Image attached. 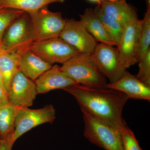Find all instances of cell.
I'll return each mask as SVG.
<instances>
[{"label": "cell", "mask_w": 150, "mask_h": 150, "mask_svg": "<svg viewBox=\"0 0 150 150\" xmlns=\"http://www.w3.org/2000/svg\"><path fill=\"white\" fill-rule=\"evenodd\" d=\"M8 103L9 101L7 91L5 89L0 86V107Z\"/></svg>", "instance_id": "484cf974"}, {"label": "cell", "mask_w": 150, "mask_h": 150, "mask_svg": "<svg viewBox=\"0 0 150 150\" xmlns=\"http://www.w3.org/2000/svg\"><path fill=\"white\" fill-rule=\"evenodd\" d=\"M64 29L59 37L76 49L80 53L92 54L98 42L87 31L80 21L66 19Z\"/></svg>", "instance_id": "9c48e42d"}, {"label": "cell", "mask_w": 150, "mask_h": 150, "mask_svg": "<svg viewBox=\"0 0 150 150\" xmlns=\"http://www.w3.org/2000/svg\"><path fill=\"white\" fill-rule=\"evenodd\" d=\"M92 3H96L98 5H100L103 1V0H88Z\"/></svg>", "instance_id": "83f0119b"}, {"label": "cell", "mask_w": 150, "mask_h": 150, "mask_svg": "<svg viewBox=\"0 0 150 150\" xmlns=\"http://www.w3.org/2000/svg\"><path fill=\"white\" fill-rule=\"evenodd\" d=\"M81 110L86 138L92 144L105 150H123L119 129L98 120L85 110Z\"/></svg>", "instance_id": "277c9868"}, {"label": "cell", "mask_w": 150, "mask_h": 150, "mask_svg": "<svg viewBox=\"0 0 150 150\" xmlns=\"http://www.w3.org/2000/svg\"><path fill=\"white\" fill-rule=\"evenodd\" d=\"M91 55L100 71L109 79L110 83L118 81L126 72L127 68L117 47L98 43Z\"/></svg>", "instance_id": "8992f818"}, {"label": "cell", "mask_w": 150, "mask_h": 150, "mask_svg": "<svg viewBox=\"0 0 150 150\" xmlns=\"http://www.w3.org/2000/svg\"><path fill=\"white\" fill-rule=\"evenodd\" d=\"M25 12L10 8L0 9V43L4 33L10 25Z\"/></svg>", "instance_id": "603a6c76"}, {"label": "cell", "mask_w": 150, "mask_h": 150, "mask_svg": "<svg viewBox=\"0 0 150 150\" xmlns=\"http://www.w3.org/2000/svg\"><path fill=\"white\" fill-rule=\"evenodd\" d=\"M139 63V70L136 77L143 83L150 86V49L141 57Z\"/></svg>", "instance_id": "cb8c5ba5"}, {"label": "cell", "mask_w": 150, "mask_h": 150, "mask_svg": "<svg viewBox=\"0 0 150 150\" xmlns=\"http://www.w3.org/2000/svg\"><path fill=\"white\" fill-rule=\"evenodd\" d=\"M80 16V21L97 42L115 46L108 35L100 19L94 9L86 8L83 13Z\"/></svg>", "instance_id": "9a60e30c"}, {"label": "cell", "mask_w": 150, "mask_h": 150, "mask_svg": "<svg viewBox=\"0 0 150 150\" xmlns=\"http://www.w3.org/2000/svg\"><path fill=\"white\" fill-rule=\"evenodd\" d=\"M141 20L138 18L126 25L121 41L117 48L126 68L137 63Z\"/></svg>", "instance_id": "8fae6325"}, {"label": "cell", "mask_w": 150, "mask_h": 150, "mask_svg": "<svg viewBox=\"0 0 150 150\" xmlns=\"http://www.w3.org/2000/svg\"><path fill=\"white\" fill-rule=\"evenodd\" d=\"M1 142V138H0V142Z\"/></svg>", "instance_id": "4dcf8cb0"}, {"label": "cell", "mask_w": 150, "mask_h": 150, "mask_svg": "<svg viewBox=\"0 0 150 150\" xmlns=\"http://www.w3.org/2000/svg\"><path fill=\"white\" fill-rule=\"evenodd\" d=\"M38 94L45 93L57 89H64L78 84L66 75L61 67L52 66L35 81Z\"/></svg>", "instance_id": "4fadbf2b"}, {"label": "cell", "mask_w": 150, "mask_h": 150, "mask_svg": "<svg viewBox=\"0 0 150 150\" xmlns=\"http://www.w3.org/2000/svg\"><path fill=\"white\" fill-rule=\"evenodd\" d=\"M61 68L78 84L99 88H105L107 84L106 78L100 71L91 54L79 53L64 63Z\"/></svg>", "instance_id": "7a4b0ae2"}, {"label": "cell", "mask_w": 150, "mask_h": 150, "mask_svg": "<svg viewBox=\"0 0 150 150\" xmlns=\"http://www.w3.org/2000/svg\"><path fill=\"white\" fill-rule=\"evenodd\" d=\"M21 57L18 54L6 52L0 47V70L7 92L13 78L19 71Z\"/></svg>", "instance_id": "e0dca14e"}, {"label": "cell", "mask_w": 150, "mask_h": 150, "mask_svg": "<svg viewBox=\"0 0 150 150\" xmlns=\"http://www.w3.org/2000/svg\"><path fill=\"white\" fill-rule=\"evenodd\" d=\"M147 6V9H150V0H145Z\"/></svg>", "instance_id": "f1b7e54d"}, {"label": "cell", "mask_w": 150, "mask_h": 150, "mask_svg": "<svg viewBox=\"0 0 150 150\" xmlns=\"http://www.w3.org/2000/svg\"><path fill=\"white\" fill-rule=\"evenodd\" d=\"M8 93L10 103L20 108L32 106L38 94L35 81L20 71L13 78Z\"/></svg>", "instance_id": "30bf717a"}, {"label": "cell", "mask_w": 150, "mask_h": 150, "mask_svg": "<svg viewBox=\"0 0 150 150\" xmlns=\"http://www.w3.org/2000/svg\"><path fill=\"white\" fill-rule=\"evenodd\" d=\"M121 1V0H103V1H107L115 2L118 1Z\"/></svg>", "instance_id": "f546056e"}, {"label": "cell", "mask_w": 150, "mask_h": 150, "mask_svg": "<svg viewBox=\"0 0 150 150\" xmlns=\"http://www.w3.org/2000/svg\"><path fill=\"white\" fill-rule=\"evenodd\" d=\"M0 86L1 87L3 88H5L6 89L4 85V81H3L2 75L1 70H0Z\"/></svg>", "instance_id": "4316f807"}, {"label": "cell", "mask_w": 150, "mask_h": 150, "mask_svg": "<svg viewBox=\"0 0 150 150\" xmlns=\"http://www.w3.org/2000/svg\"><path fill=\"white\" fill-rule=\"evenodd\" d=\"M30 16L34 42L59 37L66 24L62 13L51 11L48 6Z\"/></svg>", "instance_id": "5b68a950"}, {"label": "cell", "mask_w": 150, "mask_h": 150, "mask_svg": "<svg viewBox=\"0 0 150 150\" xmlns=\"http://www.w3.org/2000/svg\"><path fill=\"white\" fill-rule=\"evenodd\" d=\"M52 66L29 49L21 55L19 71L25 76L35 81Z\"/></svg>", "instance_id": "2e32d148"}, {"label": "cell", "mask_w": 150, "mask_h": 150, "mask_svg": "<svg viewBox=\"0 0 150 150\" xmlns=\"http://www.w3.org/2000/svg\"><path fill=\"white\" fill-rule=\"evenodd\" d=\"M98 15L110 40L118 47L123 35L125 25L101 11L99 5L94 8Z\"/></svg>", "instance_id": "ffe728a7"}, {"label": "cell", "mask_w": 150, "mask_h": 150, "mask_svg": "<svg viewBox=\"0 0 150 150\" xmlns=\"http://www.w3.org/2000/svg\"><path fill=\"white\" fill-rule=\"evenodd\" d=\"M64 90L75 98L81 109L98 120L119 130L125 122L122 118V111L129 98L123 93L79 84Z\"/></svg>", "instance_id": "6da1fadb"}, {"label": "cell", "mask_w": 150, "mask_h": 150, "mask_svg": "<svg viewBox=\"0 0 150 150\" xmlns=\"http://www.w3.org/2000/svg\"><path fill=\"white\" fill-rule=\"evenodd\" d=\"M13 135H10L6 139L1 140L0 142V150H12L14 144L13 141Z\"/></svg>", "instance_id": "d4e9b609"}, {"label": "cell", "mask_w": 150, "mask_h": 150, "mask_svg": "<svg viewBox=\"0 0 150 150\" xmlns=\"http://www.w3.org/2000/svg\"><path fill=\"white\" fill-rule=\"evenodd\" d=\"M105 88L121 92L129 99L150 100V86L143 83L127 71L118 81L107 83Z\"/></svg>", "instance_id": "7c38bea8"}, {"label": "cell", "mask_w": 150, "mask_h": 150, "mask_svg": "<svg viewBox=\"0 0 150 150\" xmlns=\"http://www.w3.org/2000/svg\"><path fill=\"white\" fill-rule=\"evenodd\" d=\"M56 119V110L52 105L39 109L20 108L15 123L13 141L15 143L23 134L43 123H52Z\"/></svg>", "instance_id": "ba28073f"}, {"label": "cell", "mask_w": 150, "mask_h": 150, "mask_svg": "<svg viewBox=\"0 0 150 150\" xmlns=\"http://www.w3.org/2000/svg\"><path fill=\"white\" fill-rule=\"evenodd\" d=\"M19 108L10 103L0 107L1 140L13 134L16 119Z\"/></svg>", "instance_id": "d6986e66"}, {"label": "cell", "mask_w": 150, "mask_h": 150, "mask_svg": "<svg viewBox=\"0 0 150 150\" xmlns=\"http://www.w3.org/2000/svg\"><path fill=\"white\" fill-rule=\"evenodd\" d=\"M150 49V9H147L144 18L141 20L137 62Z\"/></svg>", "instance_id": "44dd1931"}, {"label": "cell", "mask_w": 150, "mask_h": 150, "mask_svg": "<svg viewBox=\"0 0 150 150\" xmlns=\"http://www.w3.org/2000/svg\"><path fill=\"white\" fill-rule=\"evenodd\" d=\"M30 49L43 61L51 65L54 63L63 64L80 53L60 37L34 42Z\"/></svg>", "instance_id": "52a82bcc"}, {"label": "cell", "mask_w": 150, "mask_h": 150, "mask_svg": "<svg viewBox=\"0 0 150 150\" xmlns=\"http://www.w3.org/2000/svg\"><path fill=\"white\" fill-rule=\"evenodd\" d=\"M99 5L103 13L126 25L129 21L138 18L137 10L126 0L112 2L103 1Z\"/></svg>", "instance_id": "5bb4252c"}, {"label": "cell", "mask_w": 150, "mask_h": 150, "mask_svg": "<svg viewBox=\"0 0 150 150\" xmlns=\"http://www.w3.org/2000/svg\"><path fill=\"white\" fill-rule=\"evenodd\" d=\"M34 42L30 16L25 12L17 18L6 29L0 47L6 52L21 56L29 50Z\"/></svg>", "instance_id": "3957f363"}, {"label": "cell", "mask_w": 150, "mask_h": 150, "mask_svg": "<svg viewBox=\"0 0 150 150\" xmlns=\"http://www.w3.org/2000/svg\"><path fill=\"white\" fill-rule=\"evenodd\" d=\"M65 0H0V9L24 11L30 15L53 3H63Z\"/></svg>", "instance_id": "ac0fdd59"}, {"label": "cell", "mask_w": 150, "mask_h": 150, "mask_svg": "<svg viewBox=\"0 0 150 150\" xmlns=\"http://www.w3.org/2000/svg\"><path fill=\"white\" fill-rule=\"evenodd\" d=\"M123 150H143L134 132L124 122L119 128Z\"/></svg>", "instance_id": "7402d4cb"}]
</instances>
